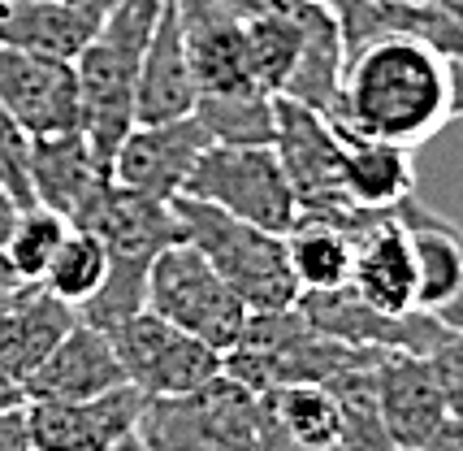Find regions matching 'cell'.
Returning <instances> with one entry per match:
<instances>
[{"mask_svg":"<svg viewBox=\"0 0 463 451\" xmlns=\"http://www.w3.org/2000/svg\"><path fill=\"white\" fill-rule=\"evenodd\" d=\"M161 5H178V0H161Z\"/></svg>","mask_w":463,"mask_h":451,"instance_id":"42","label":"cell"},{"mask_svg":"<svg viewBox=\"0 0 463 451\" xmlns=\"http://www.w3.org/2000/svg\"><path fill=\"white\" fill-rule=\"evenodd\" d=\"M343 139V191L360 213H394L416 196V148L355 135L334 126Z\"/></svg>","mask_w":463,"mask_h":451,"instance_id":"20","label":"cell"},{"mask_svg":"<svg viewBox=\"0 0 463 451\" xmlns=\"http://www.w3.org/2000/svg\"><path fill=\"white\" fill-rule=\"evenodd\" d=\"M429 5H438L442 14H450L455 22H463V0H429Z\"/></svg>","mask_w":463,"mask_h":451,"instance_id":"38","label":"cell"},{"mask_svg":"<svg viewBox=\"0 0 463 451\" xmlns=\"http://www.w3.org/2000/svg\"><path fill=\"white\" fill-rule=\"evenodd\" d=\"M373 399L399 451H420L450 417L429 356L416 351H382L373 360Z\"/></svg>","mask_w":463,"mask_h":451,"instance_id":"14","label":"cell"},{"mask_svg":"<svg viewBox=\"0 0 463 451\" xmlns=\"http://www.w3.org/2000/svg\"><path fill=\"white\" fill-rule=\"evenodd\" d=\"M355 300L385 312V317H407L420 312L416 308V252H411V235L407 226L385 213L377 222L360 230L355 239V265H351V283Z\"/></svg>","mask_w":463,"mask_h":451,"instance_id":"16","label":"cell"},{"mask_svg":"<svg viewBox=\"0 0 463 451\" xmlns=\"http://www.w3.org/2000/svg\"><path fill=\"white\" fill-rule=\"evenodd\" d=\"M113 451H152V447H143V443H139V434H130V438H121V443H118Z\"/></svg>","mask_w":463,"mask_h":451,"instance_id":"39","label":"cell"},{"mask_svg":"<svg viewBox=\"0 0 463 451\" xmlns=\"http://www.w3.org/2000/svg\"><path fill=\"white\" fill-rule=\"evenodd\" d=\"M118 387H130L126 369L118 360V348H113L109 334H100L87 321H74L70 334L48 351V360L22 382L26 404H43V399H96V395Z\"/></svg>","mask_w":463,"mask_h":451,"instance_id":"15","label":"cell"},{"mask_svg":"<svg viewBox=\"0 0 463 451\" xmlns=\"http://www.w3.org/2000/svg\"><path fill=\"white\" fill-rule=\"evenodd\" d=\"M118 360L126 369V382L139 390L143 399H169V395H191L203 382H213L225 369V356L200 343L195 334L178 330L156 312L143 308L121 330L109 334Z\"/></svg>","mask_w":463,"mask_h":451,"instance_id":"8","label":"cell"},{"mask_svg":"<svg viewBox=\"0 0 463 451\" xmlns=\"http://www.w3.org/2000/svg\"><path fill=\"white\" fill-rule=\"evenodd\" d=\"M0 104L31 139L82 130L74 62H52V57H35V53H18V48H0Z\"/></svg>","mask_w":463,"mask_h":451,"instance_id":"9","label":"cell"},{"mask_svg":"<svg viewBox=\"0 0 463 451\" xmlns=\"http://www.w3.org/2000/svg\"><path fill=\"white\" fill-rule=\"evenodd\" d=\"M429 365H433V378L446 395L450 417H463V334H446L442 343L429 351Z\"/></svg>","mask_w":463,"mask_h":451,"instance_id":"30","label":"cell"},{"mask_svg":"<svg viewBox=\"0 0 463 451\" xmlns=\"http://www.w3.org/2000/svg\"><path fill=\"white\" fill-rule=\"evenodd\" d=\"M182 196L222 208L239 222L286 235L299 222V205L273 148H239V144H208L195 161Z\"/></svg>","mask_w":463,"mask_h":451,"instance_id":"6","label":"cell"},{"mask_svg":"<svg viewBox=\"0 0 463 451\" xmlns=\"http://www.w3.org/2000/svg\"><path fill=\"white\" fill-rule=\"evenodd\" d=\"M420 451H463V417H446L442 430L433 434Z\"/></svg>","mask_w":463,"mask_h":451,"instance_id":"32","label":"cell"},{"mask_svg":"<svg viewBox=\"0 0 463 451\" xmlns=\"http://www.w3.org/2000/svg\"><path fill=\"white\" fill-rule=\"evenodd\" d=\"M0 451H31V434H26V408L0 412Z\"/></svg>","mask_w":463,"mask_h":451,"instance_id":"31","label":"cell"},{"mask_svg":"<svg viewBox=\"0 0 463 451\" xmlns=\"http://www.w3.org/2000/svg\"><path fill=\"white\" fill-rule=\"evenodd\" d=\"M377 356H368V360L325 382L338 399V412H343V451H399L385 430L382 412H377V399H373V360Z\"/></svg>","mask_w":463,"mask_h":451,"instance_id":"27","label":"cell"},{"mask_svg":"<svg viewBox=\"0 0 463 451\" xmlns=\"http://www.w3.org/2000/svg\"><path fill=\"white\" fill-rule=\"evenodd\" d=\"M74 321L79 312L61 304L57 295H48L40 283L0 300V373L14 382H26L48 360V351L70 334Z\"/></svg>","mask_w":463,"mask_h":451,"instance_id":"19","label":"cell"},{"mask_svg":"<svg viewBox=\"0 0 463 451\" xmlns=\"http://www.w3.org/2000/svg\"><path fill=\"white\" fill-rule=\"evenodd\" d=\"M273 101L264 87L230 91V96H203L195 101V122L208 130L213 144L239 148H273Z\"/></svg>","mask_w":463,"mask_h":451,"instance_id":"25","label":"cell"},{"mask_svg":"<svg viewBox=\"0 0 463 451\" xmlns=\"http://www.w3.org/2000/svg\"><path fill=\"white\" fill-rule=\"evenodd\" d=\"M273 152L282 161L299 222H334L346 230H368L377 213H360L343 191V139L334 122L299 101H273ZM385 217V213H382Z\"/></svg>","mask_w":463,"mask_h":451,"instance_id":"4","label":"cell"},{"mask_svg":"<svg viewBox=\"0 0 463 451\" xmlns=\"http://www.w3.org/2000/svg\"><path fill=\"white\" fill-rule=\"evenodd\" d=\"M74 9H82L91 22H104L113 9H121V5H130V0H70Z\"/></svg>","mask_w":463,"mask_h":451,"instance_id":"34","label":"cell"},{"mask_svg":"<svg viewBox=\"0 0 463 451\" xmlns=\"http://www.w3.org/2000/svg\"><path fill=\"white\" fill-rule=\"evenodd\" d=\"M104 278H109V247H104L91 230L70 226V235H65V244L57 247V256H52L48 273L40 278V287L79 312V308L104 287Z\"/></svg>","mask_w":463,"mask_h":451,"instance_id":"26","label":"cell"},{"mask_svg":"<svg viewBox=\"0 0 463 451\" xmlns=\"http://www.w3.org/2000/svg\"><path fill=\"white\" fill-rule=\"evenodd\" d=\"M147 312L195 334L213 351H234L247 330V304L191 244H169L147 269Z\"/></svg>","mask_w":463,"mask_h":451,"instance_id":"7","label":"cell"},{"mask_svg":"<svg viewBox=\"0 0 463 451\" xmlns=\"http://www.w3.org/2000/svg\"><path fill=\"white\" fill-rule=\"evenodd\" d=\"M65 235H70V222L61 213L43 205L22 208L9 239H5V256H9V265L18 269L22 283H40L48 265H52V256H57V247L65 244Z\"/></svg>","mask_w":463,"mask_h":451,"instance_id":"28","label":"cell"},{"mask_svg":"<svg viewBox=\"0 0 463 451\" xmlns=\"http://www.w3.org/2000/svg\"><path fill=\"white\" fill-rule=\"evenodd\" d=\"M303 5H329V0H303Z\"/></svg>","mask_w":463,"mask_h":451,"instance_id":"41","label":"cell"},{"mask_svg":"<svg viewBox=\"0 0 463 451\" xmlns=\"http://www.w3.org/2000/svg\"><path fill=\"white\" fill-rule=\"evenodd\" d=\"M394 217L407 226L416 252V308L433 317L463 287V230L442 213L424 208L416 196L394 208Z\"/></svg>","mask_w":463,"mask_h":451,"instance_id":"21","label":"cell"},{"mask_svg":"<svg viewBox=\"0 0 463 451\" xmlns=\"http://www.w3.org/2000/svg\"><path fill=\"white\" fill-rule=\"evenodd\" d=\"M0 187L14 196L18 208L35 205V191H31V135L5 113V104H0Z\"/></svg>","mask_w":463,"mask_h":451,"instance_id":"29","label":"cell"},{"mask_svg":"<svg viewBox=\"0 0 463 451\" xmlns=\"http://www.w3.org/2000/svg\"><path fill=\"white\" fill-rule=\"evenodd\" d=\"M329 14L338 22L343 62L382 40H420L463 62V22L429 0H329Z\"/></svg>","mask_w":463,"mask_h":451,"instance_id":"13","label":"cell"},{"mask_svg":"<svg viewBox=\"0 0 463 451\" xmlns=\"http://www.w3.org/2000/svg\"><path fill=\"white\" fill-rule=\"evenodd\" d=\"M459 118V62L420 40H382L343 65V91L329 122L420 148Z\"/></svg>","mask_w":463,"mask_h":451,"instance_id":"1","label":"cell"},{"mask_svg":"<svg viewBox=\"0 0 463 451\" xmlns=\"http://www.w3.org/2000/svg\"><path fill=\"white\" fill-rule=\"evenodd\" d=\"M355 230L334 222H295L286 230V261L299 283V295L343 291L355 265Z\"/></svg>","mask_w":463,"mask_h":451,"instance_id":"24","label":"cell"},{"mask_svg":"<svg viewBox=\"0 0 463 451\" xmlns=\"http://www.w3.org/2000/svg\"><path fill=\"white\" fill-rule=\"evenodd\" d=\"M182 244H191L208 265L222 273V283L239 295L247 312H286L299 300V283L286 261V235L239 222L222 208L174 196Z\"/></svg>","mask_w":463,"mask_h":451,"instance_id":"3","label":"cell"},{"mask_svg":"<svg viewBox=\"0 0 463 451\" xmlns=\"http://www.w3.org/2000/svg\"><path fill=\"white\" fill-rule=\"evenodd\" d=\"M113 187V165L91 148L82 130L31 139V191L35 205L61 213L70 226H82L87 213Z\"/></svg>","mask_w":463,"mask_h":451,"instance_id":"12","label":"cell"},{"mask_svg":"<svg viewBox=\"0 0 463 451\" xmlns=\"http://www.w3.org/2000/svg\"><path fill=\"white\" fill-rule=\"evenodd\" d=\"M135 434L152 451H256V395L222 369L191 395L143 399Z\"/></svg>","mask_w":463,"mask_h":451,"instance_id":"5","label":"cell"},{"mask_svg":"<svg viewBox=\"0 0 463 451\" xmlns=\"http://www.w3.org/2000/svg\"><path fill=\"white\" fill-rule=\"evenodd\" d=\"M161 0H130L113 9L96 26V35L87 40L74 57L79 74V104H82V135L104 161L113 165V152L135 126V87H139L143 48L156 31L161 18Z\"/></svg>","mask_w":463,"mask_h":451,"instance_id":"2","label":"cell"},{"mask_svg":"<svg viewBox=\"0 0 463 451\" xmlns=\"http://www.w3.org/2000/svg\"><path fill=\"white\" fill-rule=\"evenodd\" d=\"M208 144L213 139L195 122V113L178 118V122L130 126V135L113 152V183L126 191H139V196H152V200H174V196H182V187H186Z\"/></svg>","mask_w":463,"mask_h":451,"instance_id":"11","label":"cell"},{"mask_svg":"<svg viewBox=\"0 0 463 451\" xmlns=\"http://www.w3.org/2000/svg\"><path fill=\"white\" fill-rule=\"evenodd\" d=\"M191 113H195V79H191L186 43H182V22L178 9L165 5L156 31L143 48L139 87H135V126L178 122Z\"/></svg>","mask_w":463,"mask_h":451,"instance_id":"17","label":"cell"},{"mask_svg":"<svg viewBox=\"0 0 463 451\" xmlns=\"http://www.w3.org/2000/svg\"><path fill=\"white\" fill-rule=\"evenodd\" d=\"M433 321H438L446 334H463V287H459V295H455L450 304H442L438 312H433Z\"/></svg>","mask_w":463,"mask_h":451,"instance_id":"33","label":"cell"},{"mask_svg":"<svg viewBox=\"0 0 463 451\" xmlns=\"http://www.w3.org/2000/svg\"><path fill=\"white\" fill-rule=\"evenodd\" d=\"M143 395L135 387L104 390L96 399L26 404L31 451H113L139 426Z\"/></svg>","mask_w":463,"mask_h":451,"instance_id":"10","label":"cell"},{"mask_svg":"<svg viewBox=\"0 0 463 451\" xmlns=\"http://www.w3.org/2000/svg\"><path fill=\"white\" fill-rule=\"evenodd\" d=\"M22 208L14 205V196L0 187V247H5V239H9V230H14V222H18Z\"/></svg>","mask_w":463,"mask_h":451,"instance_id":"37","label":"cell"},{"mask_svg":"<svg viewBox=\"0 0 463 451\" xmlns=\"http://www.w3.org/2000/svg\"><path fill=\"white\" fill-rule=\"evenodd\" d=\"M9 408H26V390H22V382L0 373V412H9Z\"/></svg>","mask_w":463,"mask_h":451,"instance_id":"35","label":"cell"},{"mask_svg":"<svg viewBox=\"0 0 463 451\" xmlns=\"http://www.w3.org/2000/svg\"><path fill=\"white\" fill-rule=\"evenodd\" d=\"M260 417L273 430L299 443V447H343V412L334 390L321 382H290V387L264 390Z\"/></svg>","mask_w":463,"mask_h":451,"instance_id":"23","label":"cell"},{"mask_svg":"<svg viewBox=\"0 0 463 451\" xmlns=\"http://www.w3.org/2000/svg\"><path fill=\"white\" fill-rule=\"evenodd\" d=\"M79 230H91L109 256H121V261H156L169 244H178V217H174V200H152V196H139V191H126V187H109L104 200L91 213Z\"/></svg>","mask_w":463,"mask_h":451,"instance_id":"18","label":"cell"},{"mask_svg":"<svg viewBox=\"0 0 463 451\" xmlns=\"http://www.w3.org/2000/svg\"><path fill=\"white\" fill-rule=\"evenodd\" d=\"M100 22L70 0H0V48H18L52 62H74Z\"/></svg>","mask_w":463,"mask_h":451,"instance_id":"22","label":"cell"},{"mask_svg":"<svg viewBox=\"0 0 463 451\" xmlns=\"http://www.w3.org/2000/svg\"><path fill=\"white\" fill-rule=\"evenodd\" d=\"M22 287H31V283H22L18 269L9 265V256H5V247H0V300H9V295L22 291Z\"/></svg>","mask_w":463,"mask_h":451,"instance_id":"36","label":"cell"},{"mask_svg":"<svg viewBox=\"0 0 463 451\" xmlns=\"http://www.w3.org/2000/svg\"><path fill=\"white\" fill-rule=\"evenodd\" d=\"M459 118H463V62H459Z\"/></svg>","mask_w":463,"mask_h":451,"instance_id":"40","label":"cell"}]
</instances>
